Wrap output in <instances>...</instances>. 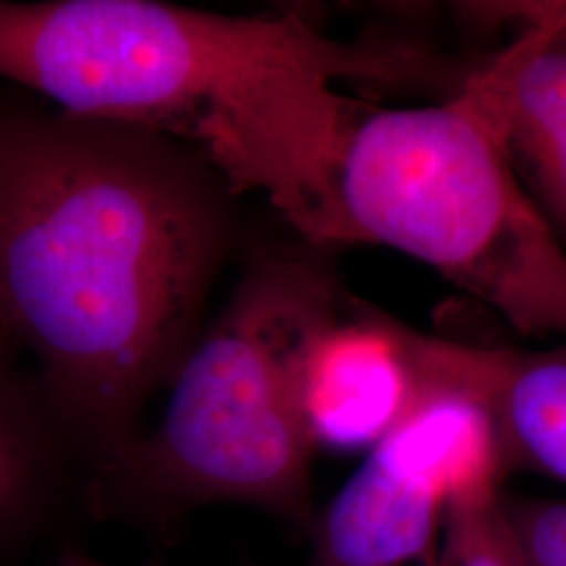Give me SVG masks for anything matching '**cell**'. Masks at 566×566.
Instances as JSON below:
<instances>
[{"label":"cell","instance_id":"obj_1","mask_svg":"<svg viewBox=\"0 0 566 566\" xmlns=\"http://www.w3.org/2000/svg\"><path fill=\"white\" fill-rule=\"evenodd\" d=\"M243 245L196 145L0 91V315L93 472L142 432Z\"/></svg>","mask_w":566,"mask_h":566},{"label":"cell","instance_id":"obj_2","mask_svg":"<svg viewBox=\"0 0 566 566\" xmlns=\"http://www.w3.org/2000/svg\"><path fill=\"white\" fill-rule=\"evenodd\" d=\"M0 78L70 114L196 145L308 242L340 248L338 170L357 114L338 84L446 86L395 36L329 39L303 9L227 15L158 0H0Z\"/></svg>","mask_w":566,"mask_h":566},{"label":"cell","instance_id":"obj_3","mask_svg":"<svg viewBox=\"0 0 566 566\" xmlns=\"http://www.w3.org/2000/svg\"><path fill=\"white\" fill-rule=\"evenodd\" d=\"M334 250L301 235L245 242L240 277L175 371L160 422L93 472L88 512L163 528L238 504L313 525L317 447L298 378L308 344L348 298Z\"/></svg>","mask_w":566,"mask_h":566},{"label":"cell","instance_id":"obj_4","mask_svg":"<svg viewBox=\"0 0 566 566\" xmlns=\"http://www.w3.org/2000/svg\"><path fill=\"white\" fill-rule=\"evenodd\" d=\"M338 210L344 245L399 250L523 336L566 340V250L462 91L353 122Z\"/></svg>","mask_w":566,"mask_h":566},{"label":"cell","instance_id":"obj_5","mask_svg":"<svg viewBox=\"0 0 566 566\" xmlns=\"http://www.w3.org/2000/svg\"><path fill=\"white\" fill-rule=\"evenodd\" d=\"M504 472L485 411L416 382L401 420L313 518V566H437L449 506L500 491Z\"/></svg>","mask_w":566,"mask_h":566},{"label":"cell","instance_id":"obj_6","mask_svg":"<svg viewBox=\"0 0 566 566\" xmlns=\"http://www.w3.org/2000/svg\"><path fill=\"white\" fill-rule=\"evenodd\" d=\"M514 41L460 88L566 250V2H516Z\"/></svg>","mask_w":566,"mask_h":566},{"label":"cell","instance_id":"obj_7","mask_svg":"<svg viewBox=\"0 0 566 566\" xmlns=\"http://www.w3.org/2000/svg\"><path fill=\"white\" fill-rule=\"evenodd\" d=\"M413 380L479 405L504 470L526 465L566 483V343L549 350L458 343L399 322Z\"/></svg>","mask_w":566,"mask_h":566},{"label":"cell","instance_id":"obj_8","mask_svg":"<svg viewBox=\"0 0 566 566\" xmlns=\"http://www.w3.org/2000/svg\"><path fill=\"white\" fill-rule=\"evenodd\" d=\"M399 319L348 294L304 353L298 395L315 447H374L413 399Z\"/></svg>","mask_w":566,"mask_h":566},{"label":"cell","instance_id":"obj_9","mask_svg":"<svg viewBox=\"0 0 566 566\" xmlns=\"http://www.w3.org/2000/svg\"><path fill=\"white\" fill-rule=\"evenodd\" d=\"M93 468L0 315V563L81 502Z\"/></svg>","mask_w":566,"mask_h":566},{"label":"cell","instance_id":"obj_10","mask_svg":"<svg viewBox=\"0 0 566 566\" xmlns=\"http://www.w3.org/2000/svg\"><path fill=\"white\" fill-rule=\"evenodd\" d=\"M437 566H518L500 491L449 506Z\"/></svg>","mask_w":566,"mask_h":566},{"label":"cell","instance_id":"obj_11","mask_svg":"<svg viewBox=\"0 0 566 566\" xmlns=\"http://www.w3.org/2000/svg\"><path fill=\"white\" fill-rule=\"evenodd\" d=\"M518 566H566V500H504Z\"/></svg>","mask_w":566,"mask_h":566},{"label":"cell","instance_id":"obj_12","mask_svg":"<svg viewBox=\"0 0 566 566\" xmlns=\"http://www.w3.org/2000/svg\"><path fill=\"white\" fill-rule=\"evenodd\" d=\"M49 566H114L107 565V563H99V560H95V558H91V556H86V554H81V552H63L60 558L53 563V565Z\"/></svg>","mask_w":566,"mask_h":566},{"label":"cell","instance_id":"obj_13","mask_svg":"<svg viewBox=\"0 0 566 566\" xmlns=\"http://www.w3.org/2000/svg\"><path fill=\"white\" fill-rule=\"evenodd\" d=\"M248 566H252V565H248Z\"/></svg>","mask_w":566,"mask_h":566}]
</instances>
